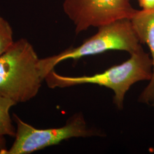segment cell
<instances>
[{
    "label": "cell",
    "instance_id": "cell-1",
    "mask_svg": "<svg viewBox=\"0 0 154 154\" xmlns=\"http://www.w3.org/2000/svg\"><path fill=\"white\" fill-rule=\"evenodd\" d=\"M153 65L151 56L141 46L130 54V57L121 64L112 66L105 72L92 75L64 76L53 70L45 81L50 88H65L85 84L98 85L110 88L114 93L113 102L118 110L124 108L127 91L136 83L149 81L152 76Z\"/></svg>",
    "mask_w": 154,
    "mask_h": 154
},
{
    "label": "cell",
    "instance_id": "cell-2",
    "mask_svg": "<svg viewBox=\"0 0 154 154\" xmlns=\"http://www.w3.org/2000/svg\"><path fill=\"white\" fill-rule=\"evenodd\" d=\"M39 60L27 39L14 42L0 57V94L17 103L35 97L44 80Z\"/></svg>",
    "mask_w": 154,
    "mask_h": 154
},
{
    "label": "cell",
    "instance_id": "cell-3",
    "mask_svg": "<svg viewBox=\"0 0 154 154\" xmlns=\"http://www.w3.org/2000/svg\"><path fill=\"white\" fill-rule=\"evenodd\" d=\"M98 28V32L81 45L70 48L57 55L40 59L39 67L44 79L58 63L69 59L75 60L110 50L125 51L130 54L142 46L130 19H122Z\"/></svg>",
    "mask_w": 154,
    "mask_h": 154
},
{
    "label": "cell",
    "instance_id": "cell-4",
    "mask_svg": "<svg viewBox=\"0 0 154 154\" xmlns=\"http://www.w3.org/2000/svg\"><path fill=\"white\" fill-rule=\"evenodd\" d=\"M17 125L14 142L2 154H28L54 146L74 138L101 137L100 131L89 126L81 113H77L68 119L65 126L58 128L39 129L21 120L13 114Z\"/></svg>",
    "mask_w": 154,
    "mask_h": 154
},
{
    "label": "cell",
    "instance_id": "cell-5",
    "mask_svg": "<svg viewBox=\"0 0 154 154\" xmlns=\"http://www.w3.org/2000/svg\"><path fill=\"white\" fill-rule=\"evenodd\" d=\"M63 9L77 34L122 19L130 20L137 11L130 0H65Z\"/></svg>",
    "mask_w": 154,
    "mask_h": 154
},
{
    "label": "cell",
    "instance_id": "cell-6",
    "mask_svg": "<svg viewBox=\"0 0 154 154\" xmlns=\"http://www.w3.org/2000/svg\"><path fill=\"white\" fill-rule=\"evenodd\" d=\"M130 21L140 44L148 46L153 65L152 78L139 95L138 102L154 107V9L137 10Z\"/></svg>",
    "mask_w": 154,
    "mask_h": 154
},
{
    "label": "cell",
    "instance_id": "cell-7",
    "mask_svg": "<svg viewBox=\"0 0 154 154\" xmlns=\"http://www.w3.org/2000/svg\"><path fill=\"white\" fill-rule=\"evenodd\" d=\"M16 105L15 101L0 94V137H16V128L9 114L11 107Z\"/></svg>",
    "mask_w": 154,
    "mask_h": 154
},
{
    "label": "cell",
    "instance_id": "cell-8",
    "mask_svg": "<svg viewBox=\"0 0 154 154\" xmlns=\"http://www.w3.org/2000/svg\"><path fill=\"white\" fill-rule=\"evenodd\" d=\"M13 32L11 25L0 16V57L14 44Z\"/></svg>",
    "mask_w": 154,
    "mask_h": 154
},
{
    "label": "cell",
    "instance_id": "cell-9",
    "mask_svg": "<svg viewBox=\"0 0 154 154\" xmlns=\"http://www.w3.org/2000/svg\"><path fill=\"white\" fill-rule=\"evenodd\" d=\"M139 6L142 10L154 9V0H138Z\"/></svg>",
    "mask_w": 154,
    "mask_h": 154
},
{
    "label": "cell",
    "instance_id": "cell-10",
    "mask_svg": "<svg viewBox=\"0 0 154 154\" xmlns=\"http://www.w3.org/2000/svg\"><path fill=\"white\" fill-rule=\"evenodd\" d=\"M6 142L4 137H0V154H2V152L6 149Z\"/></svg>",
    "mask_w": 154,
    "mask_h": 154
}]
</instances>
